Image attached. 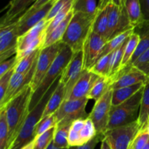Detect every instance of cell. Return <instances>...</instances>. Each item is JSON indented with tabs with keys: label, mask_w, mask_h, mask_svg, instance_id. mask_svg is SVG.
Listing matches in <instances>:
<instances>
[{
	"label": "cell",
	"mask_w": 149,
	"mask_h": 149,
	"mask_svg": "<svg viewBox=\"0 0 149 149\" xmlns=\"http://www.w3.org/2000/svg\"><path fill=\"white\" fill-rule=\"evenodd\" d=\"M134 29L130 23L125 7L111 3L109 5V23L106 39L108 41L114 36Z\"/></svg>",
	"instance_id": "11"
},
{
	"label": "cell",
	"mask_w": 149,
	"mask_h": 149,
	"mask_svg": "<svg viewBox=\"0 0 149 149\" xmlns=\"http://www.w3.org/2000/svg\"><path fill=\"white\" fill-rule=\"evenodd\" d=\"M145 83H139L130 87H122V88L113 90L112 95V106H118L129 100L134 95L136 94L145 86Z\"/></svg>",
	"instance_id": "23"
},
{
	"label": "cell",
	"mask_w": 149,
	"mask_h": 149,
	"mask_svg": "<svg viewBox=\"0 0 149 149\" xmlns=\"http://www.w3.org/2000/svg\"><path fill=\"white\" fill-rule=\"evenodd\" d=\"M33 91L29 85L3 108L5 110L9 127L7 149L10 148L18 135L20 130L30 112L29 107Z\"/></svg>",
	"instance_id": "1"
},
{
	"label": "cell",
	"mask_w": 149,
	"mask_h": 149,
	"mask_svg": "<svg viewBox=\"0 0 149 149\" xmlns=\"http://www.w3.org/2000/svg\"><path fill=\"white\" fill-rule=\"evenodd\" d=\"M132 66L142 71L149 78V49L143 53L133 63Z\"/></svg>",
	"instance_id": "38"
},
{
	"label": "cell",
	"mask_w": 149,
	"mask_h": 149,
	"mask_svg": "<svg viewBox=\"0 0 149 149\" xmlns=\"http://www.w3.org/2000/svg\"><path fill=\"white\" fill-rule=\"evenodd\" d=\"M99 76L89 70H84L79 79L73 87L68 100H79L87 97L95 81Z\"/></svg>",
	"instance_id": "17"
},
{
	"label": "cell",
	"mask_w": 149,
	"mask_h": 149,
	"mask_svg": "<svg viewBox=\"0 0 149 149\" xmlns=\"http://www.w3.org/2000/svg\"><path fill=\"white\" fill-rule=\"evenodd\" d=\"M87 97L79 100H65L55 112L57 126L71 125L74 121L79 119H87L89 114L86 112L88 103Z\"/></svg>",
	"instance_id": "6"
},
{
	"label": "cell",
	"mask_w": 149,
	"mask_h": 149,
	"mask_svg": "<svg viewBox=\"0 0 149 149\" xmlns=\"http://www.w3.org/2000/svg\"><path fill=\"white\" fill-rule=\"evenodd\" d=\"M143 131H145V132H146V133H148V135H149V123L148 124V125H147L146 127V129L144 130Z\"/></svg>",
	"instance_id": "53"
},
{
	"label": "cell",
	"mask_w": 149,
	"mask_h": 149,
	"mask_svg": "<svg viewBox=\"0 0 149 149\" xmlns=\"http://www.w3.org/2000/svg\"><path fill=\"white\" fill-rule=\"evenodd\" d=\"M113 90L109 91L99 100L95 101L88 117L93 121L95 126L97 135H103L107 131L112 107Z\"/></svg>",
	"instance_id": "7"
},
{
	"label": "cell",
	"mask_w": 149,
	"mask_h": 149,
	"mask_svg": "<svg viewBox=\"0 0 149 149\" xmlns=\"http://www.w3.org/2000/svg\"><path fill=\"white\" fill-rule=\"evenodd\" d=\"M112 2V0H99L98 5H97V9L99 10H102V9L105 8L107 7L109 4Z\"/></svg>",
	"instance_id": "48"
},
{
	"label": "cell",
	"mask_w": 149,
	"mask_h": 149,
	"mask_svg": "<svg viewBox=\"0 0 149 149\" xmlns=\"http://www.w3.org/2000/svg\"><path fill=\"white\" fill-rule=\"evenodd\" d=\"M111 84V83L109 78L99 77L92 87L87 95V98L89 100H94L95 101H97L109 91Z\"/></svg>",
	"instance_id": "27"
},
{
	"label": "cell",
	"mask_w": 149,
	"mask_h": 149,
	"mask_svg": "<svg viewBox=\"0 0 149 149\" xmlns=\"http://www.w3.org/2000/svg\"><path fill=\"white\" fill-rule=\"evenodd\" d=\"M125 1H126V0H112L113 4L120 6V7H125Z\"/></svg>",
	"instance_id": "50"
},
{
	"label": "cell",
	"mask_w": 149,
	"mask_h": 149,
	"mask_svg": "<svg viewBox=\"0 0 149 149\" xmlns=\"http://www.w3.org/2000/svg\"><path fill=\"white\" fill-rule=\"evenodd\" d=\"M100 149H112L110 145V143L107 140V138H104L101 141V146H100Z\"/></svg>",
	"instance_id": "49"
},
{
	"label": "cell",
	"mask_w": 149,
	"mask_h": 149,
	"mask_svg": "<svg viewBox=\"0 0 149 149\" xmlns=\"http://www.w3.org/2000/svg\"><path fill=\"white\" fill-rule=\"evenodd\" d=\"M95 15L74 12L61 42L69 47L73 53L83 49L84 42L93 29Z\"/></svg>",
	"instance_id": "2"
},
{
	"label": "cell",
	"mask_w": 149,
	"mask_h": 149,
	"mask_svg": "<svg viewBox=\"0 0 149 149\" xmlns=\"http://www.w3.org/2000/svg\"><path fill=\"white\" fill-rule=\"evenodd\" d=\"M109 5L102 10L97 9L93 25V31L104 36L105 38L107 33L109 23Z\"/></svg>",
	"instance_id": "25"
},
{
	"label": "cell",
	"mask_w": 149,
	"mask_h": 149,
	"mask_svg": "<svg viewBox=\"0 0 149 149\" xmlns=\"http://www.w3.org/2000/svg\"><path fill=\"white\" fill-rule=\"evenodd\" d=\"M62 45L63 43L61 42H58L40 50L36 61L34 75L30 84V87L33 91V93L39 87L42 79L53 63L57 55L59 53Z\"/></svg>",
	"instance_id": "9"
},
{
	"label": "cell",
	"mask_w": 149,
	"mask_h": 149,
	"mask_svg": "<svg viewBox=\"0 0 149 149\" xmlns=\"http://www.w3.org/2000/svg\"><path fill=\"white\" fill-rule=\"evenodd\" d=\"M141 39V36L137 33H135V32L132 34H131V36L128 38L126 46H125V52H124L121 71L130 64L132 57H133L134 53L136 51L137 47H138V44H139Z\"/></svg>",
	"instance_id": "28"
},
{
	"label": "cell",
	"mask_w": 149,
	"mask_h": 149,
	"mask_svg": "<svg viewBox=\"0 0 149 149\" xmlns=\"http://www.w3.org/2000/svg\"><path fill=\"white\" fill-rule=\"evenodd\" d=\"M139 132L140 127L136 120L129 125L108 130L104 137L110 143L112 149H130Z\"/></svg>",
	"instance_id": "8"
},
{
	"label": "cell",
	"mask_w": 149,
	"mask_h": 149,
	"mask_svg": "<svg viewBox=\"0 0 149 149\" xmlns=\"http://www.w3.org/2000/svg\"><path fill=\"white\" fill-rule=\"evenodd\" d=\"M59 81L60 79L57 80L55 84L51 87V88L47 92L45 95L42 97L38 104L31 111H30L18 135L9 149H21L29 143L34 141L36 126L40 122L45 106L50 96L52 95L58 84H59Z\"/></svg>",
	"instance_id": "4"
},
{
	"label": "cell",
	"mask_w": 149,
	"mask_h": 149,
	"mask_svg": "<svg viewBox=\"0 0 149 149\" xmlns=\"http://www.w3.org/2000/svg\"><path fill=\"white\" fill-rule=\"evenodd\" d=\"M16 65V58L15 55L13 56L12 58L0 63V77L3 76L13 69Z\"/></svg>",
	"instance_id": "43"
},
{
	"label": "cell",
	"mask_w": 149,
	"mask_h": 149,
	"mask_svg": "<svg viewBox=\"0 0 149 149\" xmlns=\"http://www.w3.org/2000/svg\"><path fill=\"white\" fill-rule=\"evenodd\" d=\"M13 73H14V68L0 77V102L4 99L6 93L8 90L9 84Z\"/></svg>",
	"instance_id": "40"
},
{
	"label": "cell",
	"mask_w": 149,
	"mask_h": 149,
	"mask_svg": "<svg viewBox=\"0 0 149 149\" xmlns=\"http://www.w3.org/2000/svg\"><path fill=\"white\" fill-rule=\"evenodd\" d=\"M107 39L101 35L97 34L93 31L87 36L83 47L84 53V70L90 71L97 62L100 52L103 50Z\"/></svg>",
	"instance_id": "13"
},
{
	"label": "cell",
	"mask_w": 149,
	"mask_h": 149,
	"mask_svg": "<svg viewBox=\"0 0 149 149\" xmlns=\"http://www.w3.org/2000/svg\"><path fill=\"white\" fill-rule=\"evenodd\" d=\"M134 32H135L134 29H130V30L126 31L123 32V33L114 36L113 38L111 39L110 40L108 41V42H106V45H105L102 52H100L98 59L102 58V57L105 56V55H107L112 53V52L114 50H116L119 47H120V45H122V44H123L124 42L131 36V34H132V33H134Z\"/></svg>",
	"instance_id": "26"
},
{
	"label": "cell",
	"mask_w": 149,
	"mask_h": 149,
	"mask_svg": "<svg viewBox=\"0 0 149 149\" xmlns=\"http://www.w3.org/2000/svg\"><path fill=\"white\" fill-rule=\"evenodd\" d=\"M48 23H49L45 19H44L43 20L39 22L38 24H36L34 27L28 31L24 34L18 36L17 53L16 54L23 52L32 42H33L36 39L40 37L42 35L45 33V31L47 27Z\"/></svg>",
	"instance_id": "19"
},
{
	"label": "cell",
	"mask_w": 149,
	"mask_h": 149,
	"mask_svg": "<svg viewBox=\"0 0 149 149\" xmlns=\"http://www.w3.org/2000/svg\"><path fill=\"white\" fill-rule=\"evenodd\" d=\"M74 9H72L71 12L68 13V15L66 16V17L57 27H55L52 31L49 32L48 34L46 35L45 42H44L41 49L50 47L52 45H55V44L61 42L65 32H66L67 28H68V24H69L70 21H71V18L74 15Z\"/></svg>",
	"instance_id": "20"
},
{
	"label": "cell",
	"mask_w": 149,
	"mask_h": 149,
	"mask_svg": "<svg viewBox=\"0 0 149 149\" xmlns=\"http://www.w3.org/2000/svg\"><path fill=\"white\" fill-rule=\"evenodd\" d=\"M103 138H104L103 135H97L95 138H94L92 141L87 143L84 144V145L80 146L69 147V148L67 149H95V146H97V144L99 143V141H101Z\"/></svg>",
	"instance_id": "44"
},
{
	"label": "cell",
	"mask_w": 149,
	"mask_h": 149,
	"mask_svg": "<svg viewBox=\"0 0 149 149\" xmlns=\"http://www.w3.org/2000/svg\"><path fill=\"white\" fill-rule=\"evenodd\" d=\"M137 121L139 125L140 131H143L149 123V81L144 87Z\"/></svg>",
	"instance_id": "24"
},
{
	"label": "cell",
	"mask_w": 149,
	"mask_h": 149,
	"mask_svg": "<svg viewBox=\"0 0 149 149\" xmlns=\"http://www.w3.org/2000/svg\"><path fill=\"white\" fill-rule=\"evenodd\" d=\"M68 142L69 147H76L84 145L80 137L79 132H77L70 128L69 132H68Z\"/></svg>",
	"instance_id": "42"
},
{
	"label": "cell",
	"mask_w": 149,
	"mask_h": 149,
	"mask_svg": "<svg viewBox=\"0 0 149 149\" xmlns=\"http://www.w3.org/2000/svg\"><path fill=\"white\" fill-rule=\"evenodd\" d=\"M33 143H34V141H33L32 142L29 143V144H27L26 146H25L23 147L21 149H33Z\"/></svg>",
	"instance_id": "51"
},
{
	"label": "cell",
	"mask_w": 149,
	"mask_h": 149,
	"mask_svg": "<svg viewBox=\"0 0 149 149\" xmlns=\"http://www.w3.org/2000/svg\"><path fill=\"white\" fill-rule=\"evenodd\" d=\"M40 50L41 49H38V50L33 52V53L22 58L15 65L14 72L20 73V74H24V73L28 72L37 60Z\"/></svg>",
	"instance_id": "30"
},
{
	"label": "cell",
	"mask_w": 149,
	"mask_h": 149,
	"mask_svg": "<svg viewBox=\"0 0 149 149\" xmlns=\"http://www.w3.org/2000/svg\"><path fill=\"white\" fill-rule=\"evenodd\" d=\"M85 120L86 119H79L74 121L71 123V128L74 130V131H76V132H79L83 129L84 125H85Z\"/></svg>",
	"instance_id": "47"
},
{
	"label": "cell",
	"mask_w": 149,
	"mask_h": 149,
	"mask_svg": "<svg viewBox=\"0 0 149 149\" xmlns=\"http://www.w3.org/2000/svg\"><path fill=\"white\" fill-rule=\"evenodd\" d=\"M143 89L144 87H143L136 94L124 103L118 106H112L107 131L129 125L138 119Z\"/></svg>",
	"instance_id": "5"
},
{
	"label": "cell",
	"mask_w": 149,
	"mask_h": 149,
	"mask_svg": "<svg viewBox=\"0 0 149 149\" xmlns=\"http://www.w3.org/2000/svg\"><path fill=\"white\" fill-rule=\"evenodd\" d=\"M110 58L111 54L99 58L95 65L92 67L91 71L99 77H106L109 79L110 74Z\"/></svg>",
	"instance_id": "31"
},
{
	"label": "cell",
	"mask_w": 149,
	"mask_h": 149,
	"mask_svg": "<svg viewBox=\"0 0 149 149\" xmlns=\"http://www.w3.org/2000/svg\"><path fill=\"white\" fill-rule=\"evenodd\" d=\"M57 125H58V123H57L56 117H55V113L47 116L45 119H42V120H41L39 122V124H38L36 127L35 138L42 135V134L47 132V131L52 129V128L56 127Z\"/></svg>",
	"instance_id": "35"
},
{
	"label": "cell",
	"mask_w": 149,
	"mask_h": 149,
	"mask_svg": "<svg viewBox=\"0 0 149 149\" xmlns=\"http://www.w3.org/2000/svg\"><path fill=\"white\" fill-rule=\"evenodd\" d=\"M75 1L76 0H56L53 7H52V9L49 11V14L47 15L45 20L49 23L61 10H63L65 7H68V6L74 5Z\"/></svg>",
	"instance_id": "37"
},
{
	"label": "cell",
	"mask_w": 149,
	"mask_h": 149,
	"mask_svg": "<svg viewBox=\"0 0 149 149\" xmlns=\"http://www.w3.org/2000/svg\"><path fill=\"white\" fill-rule=\"evenodd\" d=\"M130 149H133V148H132V147L131 146V147H130Z\"/></svg>",
	"instance_id": "55"
},
{
	"label": "cell",
	"mask_w": 149,
	"mask_h": 149,
	"mask_svg": "<svg viewBox=\"0 0 149 149\" xmlns=\"http://www.w3.org/2000/svg\"><path fill=\"white\" fill-rule=\"evenodd\" d=\"M9 127L5 110L0 109V149H7Z\"/></svg>",
	"instance_id": "33"
},
{
	"label": "cell",
	"mask_w": 149,
	"mask_h": 149,
	"mask_svg": "<svg viewBox=\"0 0 149 149\" xmlns=\"http://www.w3.org/2000/svg\"><path fill=\"white\" fill-rule=\"evenodd\" d=\"M52 1V0H37V1H36V2H35L34 4H33V5H32L31 7L30 8H29V10H28L27 11H26V13H25L24 14L21 16V17H26V16L29 15H31V13H34L36 10L40 9L41 7H42L43 6H45V4H47V3H49V1Z\"/></svg>",
	"instance_id": "45"
},
{
	"label": "cell",
	"mask_w": 149,
	"mask_h": 149,
	"mask_svg": "<svg viewBox=\"0 0 149 149\" xmlns=\"http://www.w3.org/2000/svg\"><path fill=\"white\" fill-rule=\"evenodd\" d=\"M37 0H11L8 9L3 16L0 26L17 21Z\"/></svg>",
	"instance_id": "18"
},
{
	"label": "cell",
	"mask_w": 149,
	"mask_h": 149,
	"mask_svg": "<svg viewBox=\"0 0 149 149\" xmlns=\"http://www.w3.org/2000/svg\"><path fill=\"white\" fill-rule=\"evenodd\" d=\"M79 135L84 144L90 142L97 135L95 126L93 121L89 117L86 119L85 125H84L83 129L79 132Z\"/></svg>",
	"instance_id": "34"
},
{
	"label": "cell",
	"mask_w": 149,
	"mask_h": 149,
	"mask_svg": "<svg viewBox=\"0 0 149 149\" xmlns=\"http://www.w3.org/2000/svg\"><path fill=\"white\" fill-rule=\"evenodd\" d=\"M17 39V21L0 26V63L16 55Z\"/></svg>",
	"instance_id": "12"
},
{
	"label": "cell",
	"mask_w": 149,
	"mask_h": 149,
	"mask_svg": "<svg viewBox=\"0 0 149 149\" xmlns=\"http://www.w3.org/2000/svg\"><path fill=\"white\" fill-rule=\"evenodd\" d=\"M36 61L28 72L24 74L13 73L9 84L8 90L6 93L4 99L0 102V109H3L10 100H13L19 93H21L26 87L30 85L34 75Z\"/></svg>",
	"instance_id": "14"
},
{
	"label": "cell",
	"mask_w": 149,
	"mask_h": 149,
	"mask_svg": "<svg viewBox=\"0 0 149 149\" xmlns=\"http://www.w3.org/2000/svg\"><path fill=\"white\" fill-rule=\"evenodd\" d=\"M149 141V135L145 131H140L135 137L132 147L133 149H143Z\"/></svg>",
	"instance_id": "41"
},
{
	"label": "cell",
	"mask_w": 149,
	"mask_h": 149,
	"mask_svg": "<svg viewBox=\"0 0 149 149\" xmlns=\"http://www.w3.org/2000/svg\"><path fill=\"white\" fill-rule=\"evenodd\" d=\"M71 125L65 126H57L54 133L52 143L56 148L61 149H67L69 148L68 142V132Z\"/></svg>",
	"instance_id": "29"
},
{
	"label": "cell",
	"mask_w": 149,
	"mask_h": 149,
	"mask_svg": "<svg viewBox=\"0 0 149 149\" xmlns=\"http://www.w3.org/2000/svg\"><path fill=\"white\" fill-rule=\"evenodd\" d=\"M149 49V33H147L144 36L141 37V41H140L138 46L137 47L136 51L134 53L133 57H132V60H131L130 63L128 65H130L142 55L143 53L146 52L147 49Z\"/></svg>",
	"instance_id": "39"
},
{
	"label": "cell",
	"mask_w": 149,
	"mask_h": 149,
	"mask_svg": "<svg viewBox=\"0 0 149 149\" xmlns=\"http://www.w3.org/2000/svg\"><path fill=\"white\" fill-rule=\"evenodd\" d=\"M55 127L49 130L42 135L36 137L34 139L33 149H47L52 142Z\"/></svg>",
	"instance_id": "36"
},
{
	"label": "cell",
	"mask_w": 149,
	"mask_h": 149,
	"mask_svg": "<svg viewBox=\"0 0 149 149\" xmlns=\"http://www.w3.org/2000/svg\"><path fill=\"white\" fill-rule=\"evenodd\" d=\"M125 7L130 25L134 29L143 23L144 20L140 0H126Z\"/></svg>",
	"instance_id": "22"
},
{
	"label": "cell",
	"mask_w": 149,
	"mask_h": 149,
	"mask_svg": "<svg viewBox=\"0 0 149 149\" xmlns=\"http://www.w3.org/2000/svg\"><path fill=\"white\" fill-rule=\"evenodd\" d=\"M47 149H61V148H56V147L54 146V144L52 143V142L50 144H49V146H48V148Z\"/></svg>",
	"instance_id": "52"
},
{
	"label": "cell",
	"mask_w": 149,
	"mask_h": 149,
	"mask_svg": "<svg viewBox=\"0 0 149 149\" xmlns=\"http://www.w3.org/2000/svg\"><path fill=\"white\" fill-rule=\"evenodd\" d=\"M148 81H149V78L144 73L132 65H127L116 76L111 84L110 88L116 90L139 83L146 84Z\"/></svg>",
	"instance_id": "15"
},
{
	"label": "cell",
	"mask_w": 149,
	"mask_h": 149,
	"mask_svg": "<svg viewBox=\"0 0 149 149\" xmlns=\"http://www.w3.org/2000/svg\"><path fill=\"white\" fill-rule=\"evenodd\" d=\"M74 12L95 15L97 11L96 0H76L73 7Z\"/></svg>",
	"instance_id": "32"
},
{
	"label": "cell",
	"mask_w": 149,
	"mask_h": 149,
	"mask_svg": "<svg viewBox=\"0 0 149 149\" xmlns=\"http://www.w3.org/2000/svg\"><path fill=\"white\" fill-rule=\"evenodd\" d=\"M64 100H65L64 86L61 81H59V84H58L55 91L53 92L52 95L50 96L46 106H45V109L44 110L41 120L45 119V118L50 116V115L55 113V112L61 107Z\"/></svg>",
	"instance_id": "21"
},
{
	"label": "cell",
	"mask_w": 149,
	"mask_h": 149,
	"mask_svg": "<svg viewBox=\"0 0 149 149\" xmlns=\"http://www.w3.org/2000/svg\"><path fill=\"white\" fill-rule=\"evenodd\" d=\"M83 71H84V53L82 49L75 53H73L71 61H69L60 78V81L64 86L65 100L68 99L73 87L81 77Z\"/></svg>",
	"instance_id": "10"
},
{
	"label": "cell",
	"mask_w": 149,
	"mask_h": 149,
	"mask_svg": "<svg viewBox=\"0 0 149 149\" xmlns=\"http://www.w3.org/2000/svg\"><path fill=\"white\" fill-rule=\"evenodd\" d=\"M55 1L56 0H52L29 15L26 16V17H20L17 20L18 36L24 34L28 31L34 27L39 22L46 18Z\"/></svg>",
	"instance_id": "16"
},
{
	"label": "cell",
	"mask_w": 149,
	"mask_h": 149,
	"mask_svg": "<svg viewBox=\"0 0 149 149\" xmlns=\"http://www.w3.org/2000/svg\"><path fill=\"white\" fill-rule=\"evenodd\" d=\"M72 55L73 52L71 48L63 43L59 53L57 55L53 63L42 79L39 87L32 95L30 107H29L30 111H31L38 104V103L45 95L47 92L55 84V81L61 78L63 72L66 68L69 61H71Z\"/></svg>",
	"instance_id": "3"
},
{
	"label": "cell",
	"mask_w": 149,
	"mask_h": 149,
	"mask_svg": "<svg viewBox=\"0 0 149 149\" xmlns=\"http://www.w3.org/2000/svg\"><path fill=\"white\" fill-rule=\"evenodd\" d=\"M142 9L143 17L145 23L149 24V0H140Z\"/></svg>",
	"instance_id": "46"
},
{
	"label": "cell",
	"mask_w": 149,
	"mask_h": 149,
	"mask_svg": "<svg viewBox=\"0 0 149 149\" xmlns=\"http://www.w3.org/2000/svg\"><path fill=\"white\" fill-rule=\"evenodd\" d=\"M143 149H149V141H148V143H147L146 145V146L144 147V148H143Z\"/></svg>",
	"instance_id": "54"
}]
</instances>
